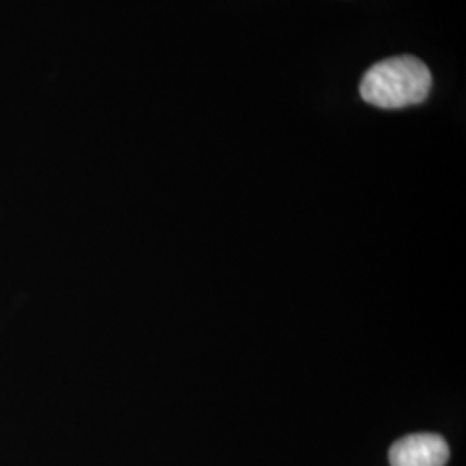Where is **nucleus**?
Listing matches in <instances>:
<instances>
[{
	"mask_svg": "<svg viewBox=\"0 0 466 466\" xmlns=\"http://www.w3.org/2000/svg\"><path fill=\"white\" fill-rule=\"evenodd\" d=\"M432 73L415 56H396L368 69L360 94L368 104L380 109H402L429 97Z\"/></svg>",
	"mask_w": 466,
	"mask_h": 466,
	"instance_id": "obj_1",
	"label": "nucleus"
},
{
	"mask_svg": "<svg viewBox=\"0 0 466 466\" xmlns=\"http://www.w3.org/2000/svg\"><path fill=\"white\" fill-rule=\"evenodd\" d=\"M390 466H446L450 446L437 433H411L389 450Z\"/></svg>",
	"mask_w": 466,
	"mask_h": 466,
	"instance_id": "obj_2",
	"label": "nucleus"
}]
</instances>
